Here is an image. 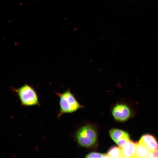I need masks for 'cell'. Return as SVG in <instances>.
Masks as SVG:
<instances>
[{
  "instance_id": "1",
  "label": "cell",
  "mask_w": 158,
  "mask_h": 158,
  "mask_svg": "<svg viewBox=\"0 0 158 158\" xmlns=\"http://www.w3.org/2000/svg\"><path fill=\"white\" fill-rule=\"evenodd\" d=\"M11 88L12 90L18 96L21 105L23 106H40L37 94L31 85L25 84L18 88L13 87Z\"/></svg>"
},
{
  "instance_id": "2",
  "label": "cell",
  "mask_w": 158,
  "mask_h": 158,
  "mask_svg": "<svg viewBox=\"0 0 158 158\" xmlns=\"http://www.w3.org/2000/svg\"><path fill=\"white\" fill-rule=\"evenodd\" d=\"M59 98V111L58 117L65 114L73 112L82 108L69 90L62 93H56Z\"/></svg>"
},
{
  "instance_id": "3",
  "label": "cell",
  "mask_w": 158,
  "mask_h": 158,
  "mask_svg": "<svg viewBox=\"0 0 158 158\" xmlns=\"http://www.w3.org/2000/svg\"><path fill=\"white\" fill-rule=\"evenodd\" d=\"M76 137L78 143L81 146L86 148L93 147L97 143V133L93 126L86 125L77 130Z\"/></svg>"
},
{
  "instance_id": "4",
  "label": "cell",
  "mask_w": 158,
  "mask_h": 158,
  "mask_svg": "<svg viewBox=\"0 0 158 158\" xmlns=\"http://www.w3.org/2000/svg\"><path fill=\"white\" fill-rule=\"evenodd\" d=\"M112 114L115 119L120 122L127 120L131 114V110L128 107L123 104L116 105L113 108Z\"/></svg>"
},
{
  "instance_id": "5",
  "label": "cell",
  "mask_w": 158,
  "mask_h": 158,
  "mask_svg": "<svg viewBox=\"0 0 158 158\" xmlns=\"http://www.w3.org/2000/svg\"><path fill=\"white\" fill-rule=\"evenodd\" d=\"M109 133L112 140L120 147L124 146L130 140L128 133L122 130L113 128L110 130Z\"/></svg>"
},
{
  "instance_id": "6",
  "label": "cell",
  "mask_w": 158,
  "mask_h": 158,
  "mask_svg": "<svg viewBox=\"0 0 158 158\" xmlns=\"http://www.w3.org/2000/svg\"><path fill=\"white\" fill-rule=\"evenodd\" d=\"M138 142L144 145L150 151L158 150V142L152 135L146 134L142 135Z\"/></svg>"
},
{
  "instance_id": "7",
  "label": "cell",
  "mask_w": 158,
  "mask_h": 158,
  "mask_svg": "<svg viewBox=\"0 0 158 158\" xmlns=\"http://www.w3.org/2000/svg\"><path fill=\"white\" fill-rule=\"evenodd\" d=\"M136 144L129 140L124 146L121 147L123 157L134 158Z\"/></svg>"
},
{
  "instance_id": "8",
  "label": "cell",
  "mask_w": 158,
  "mask_h": 158,
  "mask_svg": "<svg viewBox=\"0 0 158 158\" xmlns=\"http://www.w3.org/2000/svg\"><path fill=\"white\" fill-rule=\"evenodd\" d=\"M151 151L140 143L136 145L134 158H149Z\"/></svg>"
},
{
  "instance_id": "9",
  "label": "cell",
  "mask_w": 158,
  "mask_h": 158,
  "mask_svg": "<svg viewBox=\"0 0 158 158\" xmlns=\"http://www.w3.org/2000/svg\"><path fill=\"white\" fill-rule=\"evenodd\" d=\"M107 154L109 158H123L122 150L119 147L113 146L111 147L108 150Z\"/></svg>"
},
{
  "instance_id": "10",
  "label": "cell",
  "mask_w": 158,
  "mask_h": 158,
  "mask_svg": "<svg viewBox=\"0 0 158 158\" xmlns=\"http://www.w3.org/2000/svg\"><path fill=\"white\" fill-rule=\"evenodd\" d=\"M86 158H109L107 154L96 152L89 153L85 155Z\"/></svg>"
},
{
  "instance_id": "11",
  "label": "cell",
  "mask_w": 158,
  "mask_h": 158,
  "mask_svg": "<svg viewBox=\"0 0 158 158\" xmlns=\"http://www.w3.org/2000/svg\"><path fill=\"white\" fill-rule=\"evenodd\" d=\"M149 158H158V150L151 151Z\"/></svg>"
}]
</instances>
